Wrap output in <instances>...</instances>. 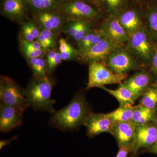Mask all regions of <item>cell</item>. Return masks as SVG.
I'll return each mask as SVG.
<instances>
[{
  "instance_id": "52a82bcc",
  "label": "cell",
  "mask_w": 157,
  "mask_h": 157,
  "mask_svg": "<svg viewBox=\"0 0 157 157\" xmlns=\"http://www.w3.org/2000/svg\"><path fill=\"white\" fill-rule=\"evenodd\" d=\"M62 10L70 21H85L92 23L102 17L99 10L81 1L76 0L66 3L62 6Z\"/></svg>"
},
{
  "instance_id": "5bb4252c",
  "label": "cell",
  "mask_w": 157,
  "mask_h": 157,
  "mask_svg": "<svg viewBox=\"0 0 157 157\" xmlns=\"http://www.w3.org/2000/svg\"><path fill=\"white\" fill-rule=\"evenodd\" d=\"M100 29L106 37L121 45H124L128 40L129 36L122 27L117 17L108 15L101 23Z\"/></svg>"
},
{
  "instance_id": "4fadbf2b",
  "label": "cell",
  "mask_w": 157,
  "mask_h": 157,
  "mask_svg": "<svg viewBox=\"0 0 157 157\" xmlns=\"http://www.w3.org/2000/svg\"><path fill=\"white\" fill-rule=\"evenodd\" d=\"M23 113L19 109L3 103L0 104V131L11 132L21 125Z\"/></svg>"
},
{
  "instance_id": "603a6c76",
  "label": "cell",
  "mask_w": 157,
  "mask_h": 157,
  "mask_svg": "<svg viewBox=\"0 0 157 157\" xmlns=\"http://www.w3.org/2000/svg\"><path fill=\"white\" fill-rule=\"evenodd\" d=\"M28 63L35 78H41L47 76L48 72L47 63L41 57L28 58Z\"/></svg>"
},
{
  "instance_id": "7c38bea8",
  "label": "cell",
  "mask_w": 157,
  "mask_h": 157,
  "mask_svg": "<svg viewBox=\"0 0 157 157\" xmlns=\"http://www.w3.org/2000/svg\"><path fill=\"white\" fill-rule=\"evenodd\" d=\"M152 83L151 73L147 70H142L128 77L121 84L128 88L137 100L141 97Z\"/></svg>"
},
{
  "instance_id": "cb8c5ba5",
  "label": "cell",
  "mask_w": 157,
  "mask_h": 157,
  "mask_svg": "<svg viewBox=\"0 0 157 157\" xmlns=\"http://www.w3.org/2000/svg\"><path fill=\"white\" fill-rule=\"evenodd\" d=\"M108 15L117 16L128 7V0H103Z\"/></svg>"
},
{
  "instance_id": "ee69618b",
  "label": "cell",
  "mask_w": 157,
  "mask_h": 157,
  "mask_svg": "<svg viewBox=\"0 0 157 157\" xmlns=\"http://www.w3.org/2000/svg\"><path fill=\"white\" fill-rule=\"evenodd\" d=\"M151 85L157 88V79L155 80V81L153 82L152 83Z\"/></svg>"
},
{
  "instance_id": "6da1fadb",
  "label": "cell",
  "mask_w": 157,
  "mask_h": 157,
  "mask_svg": "<svg viewBox=\"0 0 157 157\" xmlns=\"http://www.w3.org/2000/svg\"><path fill=\"white\" fill-rule=\"evenodd\" d=\"M91 113L84 95L78 93L67 106L52 113L49 123L63 132L74 131L84 124Z\"/></svg>"
},
{
  "instance_id": "60d3db41",
  "label": "cell",
  "mask_w": 157,
  "mask_h": 157,
  "mask_svg": "<svg viewBox=\"0 0 157 157\" xmlns=\"http://www.w3.org/2000/svg\"><path fill=\"white\" fill-rule=\"evenodd\" d=\"M146 150L150 152L153 153L157 154V140L151 146L146 148Z\"/></svg>"
},
{
  "instance_id": "2e32d148",
  "label": "cell",
  "mask_w": 157,
  "mask_h": 157,
  "mask_svg": "<svg viewBox=\"0 0 157 157\" xmlns=\"http://www.w3.org/2000/svg\"><path fill=\"white\" fill-rule=\"evenodd\" d=\"M144 22L155 45L157 46V2H147L143 8Z\"/></svg>"
},
{
  "instance_id": "ac0fdd59",
  "label": "cell",
  "mask_w": 157,
  "mask_h": 157,
  "mask_svg": "<svg viewBox=\"0 0 157 157\" xmlns=\"http://www.w3.org/2000/svg\"><path fill=\"white\" fill-rule=\"evenodd\" d=\"M101 88L114 97L118 101L120 106L121 107L134 106L135 101L137 100L132 92L121 83L116 90L109 89L105 86Z\"/></svg>"
},
{
  "instance_id": "4316f807",
  "label": "cell",
  "mask_w": 157,
  "mask_h": 157,
  "mask_svg": "<svg viewBox=\"0 0 157 157\" xmlns=\"http://www.w3.org/2000/svg\"><path fill=\"white\" fill-rule=\"evenodd\" d=\"M92 29V25L90 22L82 21L79 28L73 39L79 43Z\"/></svg>"
},
{
  "instance_id": "836d02e7",
  "label": "cell",
  "mask_w": 157,
  "mask_h": 157,
  "mask_svg": "<svg viewBox=\"0 0 157 157\" xmlns=\"http://www.w3.org/2000/svg\"><path fill=\"white\" fill-rule=\"evenodd\" d=\"M62 60L60 53L57 52L53 60L50 63V64L47 66L48 67V72L49 73L52 72L57 67V66H58L61 63Z\"/></svg>"
},
{
  "instance_id": "4dcf8cb0",
  "label": "cell",
  "mask_w": 157,
  "mask_h": 157,
  "mask_svg": "<svg viewBox=\"0 0 157 157\" xmlns=\"http://www.w3.org/2000/svg\"><path fill=\"white\" fill-rule=\"evenodd\" d=\"M23 26L27 29L28 30L33 36L35 39H38L40 33H39V29L37 28L36 25L34 24L33 23L29 21L26 23Z\"/></svg>"
},
{
  "instance_id": "7402d4cb",
  "label": "cell",
  "mask_w": 157,
  "mask_h": 157,
  "mask_svg": "<svg viewBox=\"0 0 157 157\" xmlns=\"http://www.w3.org/2000/svg\"><path fill=\"white\" fill-rule=\"evenodd\" d=\"M136 106L137 105H134L132 107L119 106L114 111L107 114L115 123L131 121Z\"/></svg>"
},
{
  "instance_id": "bcb514c9",
  "label": "cell",
  "mask_w": 157,
  "mask_h": 157,
  "mask_svg": "<svg viewBox=\"0 0 157 157\" xmlns=\"http://www.w3.org/2000/svg\"><path fill=\"white\" fill-rule=\"evenodd\" d=\"M154 1H157V0H154Z\"/></svg>"
},
{
  "instance_id": "d6986e66",
  "label": "cell",
  "mask_w": 157,
  "mask_h": 157,
  "mask_svg": "<svg viewBox=\"0 0 157 157\" xmlns=\"http://www.w3.org/2000/svg\"><path fill=\"white\" fill-rule=\"evenodd\" d=\"M157 114V110L150 109L138 104L133 113L131 122L137 125L145 124L153 122Z\"/></svg>"
},
{
  "instance_id": "e0dca14e",
  "label": "cell",
  "mask_w": 157,
  "mask_h": 157,
  "mask_svg": "<svg viewBox=\"0 0 157 157\" xmlns=\"http://www.w3.org/2000/svg\"><path fill=\"white\" fill-rule=\"evenodd\" d=\"M2 11L5 16L10 19L19 20L25 15V3L24 0H5Z\"/></svg>"
},
{
  "instance_id": "44dd1931",
  "label": "cell",
  "mask_w": 157,
  "mask_h": 157,
  "mask_svg": "<svg viewBox=\"0 0 157 157\" xmlns=\"http://www.w3.org/2000/svg\"><path fill=\"white\" fill-rule=\"evenodd\" d=\"M105 37H107L106 35L101 29H92L78 43L79 52H82L91 48Z\"/></svg>"
},
{
  "instance_id": "8fae6325",
  "label": "cell",
  "mask_w": 157,
  "mask_h": 157,
  "mask_svg": "<svg viewBox=\"0 0 157 157\" xmlns=\"http://www.w3.org/2000/svg\"><path fill=\"white\" fill-rule=\"evenodd\" d=\"M115 123L107 113H91L88 117L84 125L86 128L87 136L92 138L103 133L112 134Z\"/></svg>"
},
{
  "instance_id": "8d00e7d4",
  "label": "cell",
  "mask_w": 157,
  "mask_h": 157,
  "mask_svg": "<svg viewBox=\"0 0 157 157\" xmlns=\"http://www.w3.org/2000/svg\"><path fill=\"white\" fill-rule=\"evenodd\" d=\"M37 40L40 42L42 48L44 49H48V48H52L54 47L53 45L50 42H48L47 39L44 38L41 34L40 33Z\"/></svg>"
},
{
  "instance_id": "277c9868",
  "label": "cell",
  "mask_w": 157,
  "mask_h": 157,
  "mask_svg": "<svg viewBox=\"0 0 157 157\" xmlns=\"http://www.w3.org/2000/svg\"><path fill=\"white\" fill-rule=\"evenodd\" d=\"M128 74L120 75L111 71L106 64L94 62L89 65V78L86 89L104 86L107 85L121 83Z\"/></svg>"
},
{
  "instance_id": "7bdbcfd3",
  "label": "cell",
  "mask_w": 157,
  "mask_h": 157,
  "mask_svg": "<svg viewBox=\"0 0 157 157\" xmlns=\"http://www.w3.org/2000/svg\"><path fill=\"white\" fill-rule=\"evenodd\" d=\"M131 1L134 2L135 3H140L145 2L146 0H131Z\"/></svg>"
},
{
  "instance_id": "9c48e42d",
  "label": "cell",
  "mask_w": 157,
  "mask_h": 157,
  "mask_svg": "<svg viewBox=\"0 0 157 157\" xmlns=\"http://www.w3.org/2000/svg\"><path fill=\"white\" fill-rule=\"evenodd\" d=\"M157 140V127L154 122L135 126V141L131 151L133 157L141 149L147 148Z\"/></svg>"
},
{
  "instance_id": "f6af8a7d",
  "label": "cell",
  "mask_w": 157,
  "mask_h": 157,
  "mask_svg": "<svg viewBox=\"0 0 157 157\" xmlns=\"http://www.w3.org/2000/svg\"><path fill=\"white\" fill-rule=\"evenodd\" d=\"M155 124L156 125V126L157 127V114L156 115V117L155 118V120L154 121Z\"/></svg>"
},
{
  "instance_id": "30bf717a",
  "label": "cell",
  "mask_w": 157,
  "mask_h": 157,
  "mask_svg": "<svg viewBox=\"0 0 157 157\" xmlns=\"http://www.w3.org/2000/svg\"><path fill=\"white\" fill-rule=\"evenodd\" d=\"M117 17L129 36L145 25L142 8L128 7Z\"/></svg>"
},
{
  "instance_id": "f35d334b",
  "label": "cell",
  "mask_w": 157,
  "mask_h": 157,
  "mask_svg": "<svg viewBox=\"0 0 157 157\" xmlns=\"http://www.w3.org/2000/svg\"><path fill=\"white\" fill-rule=\"evenodd\" d=\"M17 138V136H15L9 139L1 140L0 141V149L2 150L4 147L6 145H9L12 141L16 140Z\"/></svg>"
},
{
  "instance_id": "e575fe53",
  "label": "cell",
  "mask_w": 157,
  "mask_h": 157,
  "mask_svg": "<svg viewBox=\"0 0 157 157\" xmlns=\"http://www.w3.org/2000/svg\"><path fill=\"white\" fill-rule=\"evenodd\" d=\"M59 48L60 53L70 51L75 49L70 44H68L67 41L63 39H60L59 41Z\"/></svg>"
},
{
  "instance_id": "f546056e",
  "label": "cell",
  "mask_w": 157,
  "mask_h": 157,
  "mask_svg": "<svg viewBox=\"0 0 157 157\" xmlns=\"http://www.w3.org/2000/svg\"><path fill=\"white\" fill-rule=\"evenodd\" d=\"M40 34H42L44 38L47 39L48 42H50L54 47L55 46L56 38L53 33V31L44 29L40 32Z\"/></svg>"
},
{
  "instance_id": "484cf974",
  "label": "cell",
  "mask_w": 157,
  "mask_h": 157,
  "mask_svg": "<svg viewBox=\"0 0 157 157\" xmlns=\"http://www.w3.org/2000/svg\"><path fill=\"white\" fill-rule=\"evenodd\" d=\"M33 7L39 11H46L54 9L56 5V0H26Z\"/></svg>"
},
{
  "instance_id": "ffe728a7",
  "label": "cell",
  "mask_w": 157,
  "mask_h": 157,
  "mask_svg": "<svg viewBox=\"0 0 157 157\" xmlns=\"http://www.w3.org/2000/svg\"><path fill=\"white\" fill-rule=\"evenodd\" d=\"M37 20L44 29L52 31L59 29L63 22L58 14L48 11H43L38 14Z\"/></svg>"
},
{
  "instance_id": "ba28073f",
  "label": "cell",
  "mask_w": 157,
  "mask_h": 157,
  "mask_svg": "<svg viewBox=\"0 0 157 157\" xmlns=\"http://www.w3.org/2000/svg\"><path fill=\"white\" fill-rule=\"evenodd\" d=\"M124 45H121L105 37L96 45L82 52L78 57L83 63L90 64L94 62L106 63L107 58L113 51Z\"/></svg>"
},
{
  "instance_id": "b9f144b4",
  "label": "cell",
  "mask_w": 157,
  "mask_h": 157,
  "mask_svg": "<svg viewBox=\"0 0 157 157\" xmlns=\"http://www.w3.org/2000/svg\"><path fill=\"white\" fill-rule=\"evenodd\" d=\"M93 2H95L96 4H103V0H91Z\"/></svg>"
},
{
  "instance_id": "d4e9b609",
  "label": "cell",
  "mask_w": 157,
  "mask_h": 157,
  "mask_svg": "<svg viewBox=\"0 0 157 157\" xmlns=\"http://www.w3.org/2000/svg\"><path fill=\"white\" fill-rule=\"evenodd\" d=\"M140 105L157 110V88L151 85L140 97Z\"/></svg>"
},
{
  "instance_id": "d590c367",
  "label": "cell",
  "mask_w": 157,
  "mask_h": 157,
  "mask_svg": "<svg viewBox=\"0 0 157 157\" xmlns=\"http://www.w3.org/2000/svg\"><path fill=\"white\" fill-rule=\"evenodd\" d=\"M21 36H22L23 38L22 40L26 41V42H32L35 40V38H34L33 36L23 25L22 27Z\"/></svg>"
},
{
  "instance_id": "83f0119b",
  "label": "cell",
  "mask_w": 157,
  "mask_h": 157,
  "mask_svg": "<svg viewBox=\"0 0 157 157\" xmlns=\"http://www.w3.org/2000/svg\"><path fill=\"white\" fill-rule=\"evenodd\" d=\"M81 21L82 20L70 21L69 24L66 26L64 29V32L73 39L78 32Z\"/></svg>"
},
{
  "instance_id": "d6a6232c",
  "label": "cell",
  "mask_w": 157,
  "mask_h": 157,
  "mask_svg": "<svg viewBox=\"0 0 157 157\" xmlns=\"http://www.w3.org/2000/svg\"><path fill=\"white\" fill-rule=\"evenodd\" d=\"M23 52L28 58L41 57L43 55V49H36V50H28L22 49Z\"/></svg>"
},
{
  "instance_id": "8992f818",
  "label": "cell",
  "mask_w": 157,
  "mask_h": 157,
  "mask_svg": "<svg viewBox=\"0 0 157 157\" xmlns=\"http://www.w3.org/2000/svg\"><path fill=\"white\" fill-rule=\"evenodd\" d=\"M0 99L1 103L15 107L23 113L29 107L25 90L7 76L1 77Z\"/></svg>"
},
{
  "instance_id": "1f68e13d",
  "label": "cell",
  "mask_w": 157,
  "mask_h": 157,
  "mask_svg": "<svg viewBox=\"0 0 157 157\" xmlns=\"http://www.w3.org/2000/svg\"><path fill=\"white\" fill-rule=\"evenodd\" d=\"M61 56L62 60H68L72 59L78 56L79 51L78 50L74 49V50L70 51L65 52H61Z\"/></svg>"
},
{
  "instance_id": "7a4b0ae2",
  "label": "cell",
  "mask_w": 157,
  "mask_h": 157,
  "mask_svg": "<svg viewBox=\"0 0 157 157\" xmlns=\"http://www.w3.org/2000/svg\"><path fill=\"white\" fill-rule=\"evenodd\" d=\"M53 82L48 76L31 80L25 90L27 103L36 111L55 112V101L52 98Z\"/></svg>"
},
{
  "instance_id": "ab89813d",
  "label": "cell",
  "mask_w": 157,
  "mask_h": 157,
  "mask_svg": "<svg viewBox=\"0 0 157 157\" xmlns=\"http://www.w3.org/2000/svg\"><path fill=\"white\" fill-rule=\"evenodd\" d=\"M56 53L57 52L55 50H51L47 54L46 60L47 66L50 64V63L53 60Z\"/></svg>"
},
{
  "instance_id": "5b68a950",
  "label": "cell",
  "mask_w": 157,
  "mask_h": 157,
  "mask_svg": "<svg viewBox=\"0 0 157 157\" xmlns=\"http://www.w3.org/2000/svg\"><path fill=\"white\" fill-rule=\"evenodd\" d=\"M105 64L111 71L120 75L128 74L132 70H143L146 67L129 53L124 45L113 51Z\"/></svg>"
},
{
  "instance_id": "3957f363",
  "label": "cell",
  "mask_w": 157,
  "mask_h": 157,
  "mask_svg": "<svg viewBox=\"0 0 157 157\" xmlns=\"http://www.w3.org/2000/svg\"><path fill=\"white\" fill-rule=\"evenodd\" d=\"M155 46L145 25L130 36L124 45L129 53L146 67H149Z\"/></svg>"
},
{
  "instance_id": "f1b7e54d",
  "label": "cell",
  "mask_w": 157,
  "mask_h": 157,
  "mask_svg": "<svg viewBox=\"0 0 157 157\" xmlns=\"http://www.w3.org/2000/svg\"><path fill=\"white\" fill-rule=\"evenodd\" d=\"M148 67L150 68L152 73L157 78V46L156 45L155 46L154 51L152 55Z\"/></svg>"
},
{
  "instance_id": "9a60e30c",
  "label": "cell",
  "mask_w": 157,
  "mask_h": 157,
  "mask_svg": "<svg viewBox=\"0 0 157 157\" xmlns=\"http://www.w3.org/2000/svg\"><path fill=\"white\" fill-rule=\"evenodd\" d=\"M135 126L131 121L116 123L111 135L115 137L119 147H130L132 151L135 139Z\"/></svg>"
},
{
  "instance_id": "74e56055",
  "label": "cell",
  "mask_w": 157,
  "mask_h": 157,
  "mask_svg": "<svg viewBox=\"0 0 157 157\" xmlns=\"http://www.w3.org/2000/svg\"><path fill=\"white\" fill-rule=\"evenodd\" d=\"M131 148L128 147H119V150L115 157H127L131 153Z\"/></svg>"
}]
</instances>
